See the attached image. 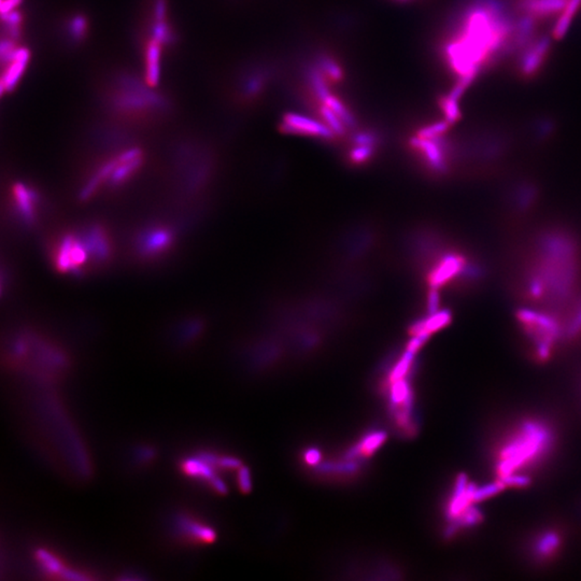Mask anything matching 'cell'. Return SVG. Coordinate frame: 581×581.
Masks as SVG:
<instances>
[{"instance_id":"cell-16","label":"cell","mask_w":581,"mask_h":581,"mask_svg":"<svg viewBox=\"0 0 581 581\" xmlns=\"http://www.w3.org/2000/svg\"><path fill=\"white\" fill-rule=\"evenodd\" d=\"M451 320V313L448 310L437 311L433 315H429L425 319H420L412 323L410 327V334L416 335L418 333H435L449 324Z\"/></svg>"},{"instance_id":"cell-4","label":"cell","mask_w":581,"mask_h":581,"mask_svg":"<svg viewBox=\"0 0 581 581\" xmlns=\"http://www.w3.org/2000/svg\"><path fill=\"white\" fill-rule=\"evenodd\" d=\"M52 263L60 273L80 275L97 266L83 228L58 237L51 250Z\"/></svg>"},{"instance_id":"cell-15","label":"cell","mask_w":581,"mask_h":581,"mask_svg":"<svg viewBox=\"0 0 581 581\" xmlns=\"http://www.w3.org/2000/svg\"><path fill=\"white\" fill-rule=\"evenodd\" d=\"M160 55H162V43L156 39L148 42L146 51V79L149 86L158 84L160 78Z\"/></svg>"},{"instance_id":"cell-11","label":"cell","mask_w":581,"mask_h":581,"mask_svg":"<svg viewBox=\"0 0 581 581\" xmlns=\"http://www.w3.org/2000/svg\"><path fill=\"white\" fill-rule=\"evenodd\" d=\"M410 146L415 150L419 151L423 156L424 160L431 167L434 172H447V160L445 156V148L438 138H421V137H413L410 139Z\"/></svg>"},{"instance_id":"cell-26","label":"cell","mask_w":581,"mask_h":581,"mask_svg":"<svg viewBox=\"0 0 581 581\" xmlns=\"http://www.w3.org/2000/svg\"><path fill=\"white\" fill-rule=\"evenodd\" d=\"M374 152H375V146L357 144L355 148L350 151L349 158L351 162L355 163V164H363V163L367 162L373 158Z\"/></svg>"},{"instance_id":"cell-24","label":"cell","mask_w":581,"mask_h":581,"mask_svg":"<svg viewBox=\"0 0 581 581\" xmlns=\"http://www.w3.org/2000/svg\"><path fill=\"white\" fill-rule=\"evenodd\" d=\"M415 353H411L409 350H407L405 353H404L403 357H401L399 360V363L396 364L395 367H394L393 371H392L391 375H390V380L391 382L397 381V380L404 379L406 375H407L408 371H410L411 369L412 362H413V359H415Z\"/></svg>"},{"instance_id":"cell-27","label":"cell","mask_w":581,"mask_h":581,"mask_svg":"<svg viewBox=\"0 0 581 581\" xmlns=\"http://www.w3.org/2000/svg\"><path fill=\"white\" fill-rule=\"evenodd\" d=\"M86 23L82 17H76L70 21V35L72 39L80 40L86 35Z\"/></svg>"},{"instance_id":"cell-28","label":"cell","mask_w":581,"mask_h":581,"mask_svg":"<svg viewBox=\"0 0 581 581\" xmlns=\"http://www.w3.org/2000/svg\"><path fill=\"white\" fill-rule=\"evenodd\" d=\"M353 142L355 144L375 146L377 144V137L369 132H362L355 135Z\"/></svg>"},{"instance_id":"cell-29","label":"cell","mask_w":581,"mask_h":581,"mask_svg":"<svg viewBox=\"0 0 581 581\" xmlns=\"http://www.w3.org/2000/svg\"><path fill=\"white\" fill-rule=\"evenodd\" d=\"M440 296L437 289H431L428 296V313L429 315L437 313L439 310Z\"/></svg>"},{"instance_id":"cell-3","label":"cell","mask_w":581,"mask_h":581,"mask_svg":"<svg viewBox=\"0 0 581 581\" xmlns=\"http://www.w3.org/2000/svg\"><path fill=\"white\" fill-rule=\"evenodd\" d=\"M142 162L144 154L139 149L123 151L111 160L102 163L94 170L82 188L80 196L82 200H88L100 189L116 190L125 186L130 179L136 176Z\"/></svg>"},{"instance_id":"cell-17","label":"cell","mask_w":581,"mask_h":581,"mask_svg":"<svg viewBox=\"0 0 581 581\" xmlns=\"http://www.w3.org/2000/svg\"><path fill=\"white\" fill-rule=\"evenodd\" d=\"M580 7L581 0H570L568 1V6L563 10L562 15H561L560 19L556 22V25H554V32H552L554 39H562L566 35L568 28H570V24H572L573 18L575 17V14L578 12Z\"/></svg>"},{"instance_id":"cell-25","label":"cell","mask_w":581,"mask_h":581,"mask_svg":"<svg viewBox=\"0 0 581 581\" xmlns=\"http://www.w3.org/2000/svg\"><path fill=\"white\" fill-rule=\"evenodd\" d=\"M450 125H451V124H450L448 121L436 122V123L431 124V125L422 128L421 130L418 132L417 136L421 137V138H428V139L438 138V137L445 134V132L449 130Z\"/></svg>"},{"instance_id":"cell-22","label":"cell","mask_w":581,"mask_h":581,"mask_svg":"<svg viewBox=\"0 0 581 581\" xmlns=\"http://www.w3.org/2000/svg\"><path fill=\"white\" fill-rule=\"evenodd\" d=\"M319 114L321 118H323V121H324V123L327 124V126L335 132L336 136L337 135L339 136H343L346 134V128L347 126H346V124L343 123L341 118L331 108H329V107L323 104L322 106H320Z\"/></svg>"},{"instance_id":"cell-21","label":"cell","mask_w":581,"mask_h":581,"mask_svg":"<svg viewBox=\"0 0 581 581\" xmlns=\"http://www.w3.org/2000/svg\"><path fill=\"white\" fill-rule=\"evenodd\" d=\"M308 76L313 93L321 102H324L325 98L331 93H329L327 80L324 79L322 72H321V70L313 67L309 70Z\"/></svg>"},{"instance_id":"cell-23","label":"cell","mask_w":581,"mask_h":581,"mask_svg":"<svg viewBox=\"0 0 581 581\" xmlns=\"http://www.w3.org/2000/svg\"><path fill=\"white\" fill-rule=\"evenodd\" d=\"M439 106L445 114L446 121H448L450 124H454L461 118L458 100H452L449 96L446 95L440 98Z\"/></svg>"},{"instance_id":"cell-1","label":"cell","mask_w":581,"mask_h":581,"mask_svg":"<svg viewBox=\"0 0 581 581\" xmlns=\"http://www.w3.org/2000/svg\"><path fill=\"white\" fill-rule=\"evenodd\" d=\"M514 29L516 24L498 0H474L445 46L448 65L460 78L478 76L484 66L514 49Z\"/></svg>"},{"instance_id":"cell-31","label":"cell","mask_w":581,"mask_h":581,"mask_svg":"<svg viewBox=\"0 0 581 581\" xmlns=\"http://www.w3.org/2000/svg\"><path fill=\"white\" fill-rule=\"evenodd\" d=\"M21 1L22 0H1V12L5 14L14 11Z\"/></svg>"},{"instance_id":"cell-14","label":"cell","mask_w":581,"mask_h":581,"mask_svg":"<svg viewBox=\"0 0 581 581\" xmlns=\"http://www.w3.org/2000/svg\"><path fill=\"white\" fill-rule=\"evenodd\" d=\"M177 532L181 538H186L192 542H209L214 540V532L208 526L189 518H181L177 520Z\"/></svg>"},{"instance_id":"cell-8","label":"cell","mask_w":581,"mask_h":581,"mask_svg":"<svg viewBox=\"0 0 581 581\" xmlns=\"http://www.w3.org/2000/svg\"><path fill=\"white\" fill-rule=\"evenodd\" d=\"M280 128L285 134L306 135L325 140L334 139L336 136L327 124L295 112H289L283 116Z\"/></svg>"},{"instance_id":"cell-19","label":"cell","mask_w":581,"mask_h":581,"mask_svg":"<svg viewBox=\"0 0 581 581\" xmlns=\"http://www.w3.org/2000/svg\"><path fill=\"white\" fill-rule=\"evenodd\" d=\"M323 104H324L325 106L329 107V108H331V109L341 118V121H343L347 128H355V126H357V121H355V116H353V112L348 109V107L346 106V104H343V102H341L337 96H334L331 95V94H329V95L325 98Z\"/></svg>"},{"instance_id":"cell-7","label":"cell","mask_w":581,"mask_h":581,"mask_svg":"<svg viewBox=\"0 0 581 581\" xmlns=\"http://www.w3.org/2000/svg\"><path fill=\"white\" fill-rule=\"evenodd\" d=\"M41 197L34 186L26 183L13 184L10 192V206L12 211L26 226H33L38 220Z\"/></svg>"},{"instance_id":"cell-13","label":"cell","mask_w":581,"mask_h":581,"mask_svg":"<svg viewBox=\"0 0 581 581\" xmlns=\"http://www.w3.org/2000/svg\"><path fill=\"white\" fill-rule=\"evenodd\" d=\"M570 0H520L519 7L534 19L552 17L563 11Z\"/></svg>"},{"instance_id":"cell-12","label":"cell","mask_w":581,"mask_h":581,"mask_svg":"<svg viewBox=\"0 0 581 581\" xmlns=\"http://www.w3.org/2000/svg\"><path fill=\"white\" fill-rule=\"evenodd\" d=\"M29 52L25 48H18L11 55L8 56L3 63L6 65L3 78H1V90L10 92L17 86L25 72L29 60Z\"/></svg>"},{"instance_id":"cell-30","label":"cell","mask_w":581,"mask_h":581,"mask_svg":"<svg viewBox=\"0 0 581 581\" xmlns=\"http://www.w3.org/2000/svg\"><path fill=\"white\" fill-rule=\"evenodd\" d=\"M238 484H239V486H240V488H241V490H242V491L247 492V491H249V490H250V488H251V478H250V472H249L248 468H246V467L239 468Z\"/></svg>"},{"instance_id":"cell-5","label":"cell","mask_w":581,"mask_h":581,"mask_svg":"<svg viewBox=\"0 0 581 581\" xmlns=\"http://www.w3.org/2000/svg\"><path fill=\"white\" fill-rule=\"evenodd\" d=\"M564 535L556 526H547L535 532L526 544L528 560L536 565H548L554 562L562 550Z\"/></svg>"},{"instance_id":"cell-33","label":"cell","mask_w":581,"mask_h":581,"mask_svg":"<svg viewBox=\"0 0 581 581\" xmlns=\"http://www.w3.org/2000/svg\"><path fill=\"white\" fill-rule=\"evenodd\" d=\"M580 396H581V388H580Z\"/></svg>"},{"instance_id":"cell-2","label":"cell","mask_w":581,"mask_h":581,"mask_svg":"<svg viewBox=\"0 0 581 581\" xmlns=\"http://www.w3.org/2000/svg\"><path fill=\"white\" fill-rule=\"evenodd\" d=\"M556 439V428L548 418L526 416L512 422L491 448L495 481L505 488L528 486L533 474L554 456Z\"/></svg>"},{"instance_id":"cell-20","label":"cell","mask_w":581,"mask_h":581,"mask_svg":"<svg viewBox=\"0 0 581 581\" xmlns=\"http://www.w3.org/2000/svg\"><path fill=\"white\" fill-rule=\"evenodd\" d=\"M319 69L333 82H339L343 79L341 66L331 56L323 55L319 58Z\"/></svg>"},{"instance_id":"cell-10","label":"cell","mask_w":581,"mask_h":581,"mask_svg":"<svg viewBox=\"0 0 581 581\" xmlns=\"http://www.w3.org/2000/svg\"><path fill=\"white\" fill-rule=\"evenodd\" d=\"M552 47V39L545 37L536 40L524 48V54L519 60V72L524 78H532L540 71Z\"/></svg>"},{"instance_id":"cell-6","label":"cell","mask_w":581,"mask_h":581,"mask_svg":"<svg viewBox=\"0 0 581 581\" xmlns=\"http://www.w3.org/2000/svg\"><path fill=\"white\" fill-rule=\"evenodd\" d=\"M175 236L172 228L156 225L144 228L137 237L136 252L146 261L160 259L170 252L174 245Z\"/></svg>"},{"instance_id":"cell-32","label":"cell","mask_w":581,"mask_h":581,"mask_svg":"<svg viewBox=\"0 0 581 581\" xmlns=\"http://www.w3.org/2000/svg\"><path fill=\"white\" fill-rule=\"evenodd\" d=\"M320 458H321V454L317 450H309L307 451V453L305 454V460L307 463L310 464V465H313V464L317 463L320 461Z\"/></svg>"},{"instance_id":"cell-9","label":"cell","mask_w":581,"mask_h":581,"mask_svg":"<svg viewBox=\"0 0 581 581\" xmlns=\"http://www.w3.org/2000/svg\"><path fill=\"white\" fill-rule=\"evenodd\" d=\"M464 257L460 254H447L440 259L433 271L430 273L429 281L431 289H439L444 287L448 281L452 280L456 276L465 275L466 269L468 267Z\"/></svg>"},{"instance_id":"cell-18","label":"cell","mask_w":581,"mask_h":581,"mask_svg":"<svg viewBox=\"0 0 581 581\" xmlns=\"http://www.w3.org/2000/svg\"><path fill=\"white\" fill-rule=\"evenodd\" d=\"M387 435L383 432H376V433L371 434V435L366 436L363 438L359 445L355 446L351 451L349 452L350 456H360V454H371L378 449L381 445L382 442H385Z\"/></svg>"}]
</instances>
